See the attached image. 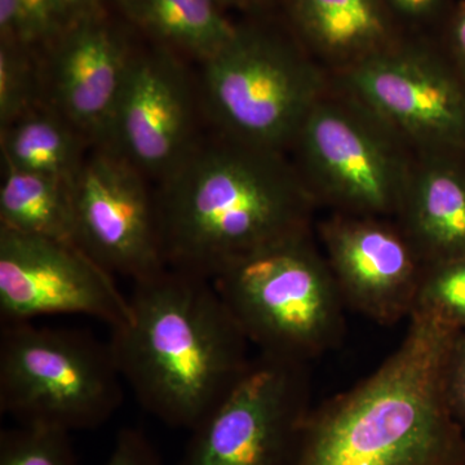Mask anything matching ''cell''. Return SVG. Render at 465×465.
Segmentation results:
<instances>
[{
	"label": "cell",
	"instance_id": "2",
	"mask_svg": "<svg viewBox=\"0 0 465 465\" xmlns=\"http://www.w3.org/2000/svg\"><path fill=\"white\" fill-rule=\"evenodd\" d=\"M378 370L311 409L291 465H465L446 369L459 333L423 312Z\"/></svg>",
	"mask_w": 465,
	"mask_h": 465
},
{
	"label": "cell",
	"instance_id": "7",
	"mask_svg": "<svg viewBox=\"0 0 465 465\" xmlns=\"http://www.w3.org/2000/svg\"><path fill=\"white\" fill-rule=\"evenodd\" d=\"M292 148L295 166L318 204L345 215L396 216L415 153L332 81Z\"/></svg>",
	"mask_w": 465,
	"mask_h": 465
},
{
	"label": "cell",
	"instance_id": "1",
	"mask_svg": "<svg viewBox=\"0 0 465 465\" xmlns=\"http://www.w3.org/2000/svg\"><path fill=\"white\" fill-rule=\"evenodd\" d=\"M168 268L213 280L250 253L311 231L316 198L282 152L195 143L155 193Z\"/></svg>",
	"mask_w": 465,
	"mask_h": 465
},
{
	"label": "cell",
	"instance_id": "29",
	"mask_svg": "<svg viewBox=\"0 0 465 465\" xmlns=\"http://www.w3.org/2000/svg\"><path fill=\"white\" fill-rule=\"evenodd\" d=\"M64 20L74 21L92 15V8L97 0H54Z\"/></svg>",
	"mask_w": 465,
	"mask_h": 465
},
{
	"label": "cell",
	"instance_id": "21",
	"mask_svg": "<svg viewBox=\"0 0 465 465\" xmlns=\"http://www.w3.org/2000/svg\"><path fill=\"white\" fill-rule=\"evenodd\" d=\"M414 312L465 331V256L424 266Z\"/></svg>",
	"mask_w": 465,
	"mask_h": 465
},
{
	"label": "cell",
	"instance_id": "19",
	"mask_svg": "<svg viewBox=\"0 0 465 465\" xmlns=\"http://www.w3.org/2000/svg\"><path fill=\"white\" fill-rule=\"evenodd\" d=\"M128 16L159 41L180 48L202 64L237 32L217 0H119Z\"/></svg>",
	"mask_w": 465,
	"mask_h": 465
},
{
	"label": "cell",
	"instance_id": "12",
	"mask_svg": "<svg viewBox=\"0 0 465 465\" xmlns=\"http://www.w3.org/2000/svg\"><path fill=\"white\" fill-rule=\"evenodd\" d=\"M320 235L347 307L382 324L411 316L425 264L397 223L335 213Z\"/></svg>",
	"mask_w": 465,
	"mask_h": 465
},
{
	"label": "cell",
	"instance_id": "28",
	"mask_svg": "<svg viewBox=\"0 0 465 465\" xmlns=\"http://www.w3.org/2000/svg\"><path fill=\"white\" fill-rule=\"evenodd\" d=\"M17 29V0H0V33H2V42L16 43Z\"/></svg>",
	"mask_w": 465,
	"mask_h": 465
},
{
	"label": "cell",
	"instance_id": "23",
	"mask_svg": "<svg viewBox=\"0 0 465 465\" xmlns=\"http://www.w3.org/2000/svg\"><path fill=\"white\" fill-rule=\"evenodd\" d=\"M17 11L16 45L26 48L54 38L65 23L54 0H17Z\"/></svg>",
	"mask_w": 465,
	"mask_h": 465
},
{
	"label": "cell",
	"instance_id": "8",
	"mask_svg": "<svg viewBox=\"0 0 465 465\" xmlns=\"http://www.w3.org/2000/svg\"><path fill=\"white\" fill-rule=\"evenodd\" d=\"M307 362L251 358L224 400L194 430L179 465H291L311 411Z\"/></svg>",
	"mask_w": 465,
	"mask_h": 465
},
{
	"label": "cell",
	"instance_id": "14",
	"mask_svg": "<svg viewBox=\"0 0 465 465\" xmlns=\"http://www.w3.org/2000/svg\"><path fill=\"white\" fill-rule=\"evenodd\" d=\"M134 54L92 15L73 23L43 72L45 101L88 142L108 136Z\"/></svg>",
	"mask_w": 465,
	"mask_h": 465
},
{
	"label": "cell",
	"instance_id": "4",
	"mask_svg": "<svg viewBox=\"0 0 465 465\" xmlns=\"http://www.w3.org/2000/svg\"><path fill=\"white\" fill-rule=\"evenodd\" d=\"M250 344L308 362L344 333V300L311 231L250 253L213 278Z\"/></svg>",
	"mask_w": 465,
	"mask_h": 465
},
{
	"label": "cell",
	"instance_id": "15",
	"mask_svg": "<svg viewBox=\"0 0 465 465\" xmlns=\"http://www.w3.org/2000/svg\"><path fill=\"white\" fill-rule=\"evenodd\" d=\"M394 217L425 265L465 256V153L415 154Z\"/></svg>",
	"mask_w": 465,
	"mask_h": 465
},
{
	"label": "cell",
	"instance_id": "3",
	"mask_svg": "<svg viewBox=\"0 0 465 465\" xmlns=\"http://www.w3.org/2000/svg\"><path fill=\"white\" fill-rule=\"evenodd\" d=\"M131 317L109 345L140 405L193 430L249 366V339L213 281L167 268L134 282Z\"/></svg>",
	"mask_w": 465,
	"mask_h": 465
},
{
	"label": "cell",
	"instance_id": "24",
	"mask_svg": "<svg viewBox=\"0 0 465 465\" xmlns=\"http://www.w3.org/2000/svg\"><path fill=\"white\" fill-rule=\"evenodd\" d=\"M104 465H163L157 450L140 430L125 428L116 437L114 448Z\"/></svg>",
	"mask_w": 465,
	"mask_h": 465
},
{
	"label": "cell",
	"instance_id": "5",
	"mask_svg": "<svg viewBox=\"0 0 465 465\" xmlns=\"http://www.w3.org/2000/svg\"><path fill=\"white\" fill-rule=\"evenodd\" d=\"M109 341L81 330L0 324V411L65 432L99 428L124 402Z\"/></svg>",
	"mask_w": 465,
	"mask_h": 465
},
{
	"label": "cell",
	"instance_id": "27",
	"mask_svg": "<svg viewBox=\"0 0 465 465\" xmlns=\"http://www.w3.org/2000/svg\"><path fill=\"white\" fill-rule=\"evenodd\" d=\"M450 48L455 67L465 82V5L459 9L450 30Z\"/></svg>",
	"mask_w": 465,
	"mask_h": 465
},
{
	"label": "cell",
	"instance_id": "16",
	"mask_svg": "<svg viewBox=\"0 0 465 465\" xmlns=\"http://www.w3.org/2000/svg\"><path fill=\"white\" fill-rule=\"evenodd\" d=\"M305 47L332 75L399 41L384 0H290Z\"/></svg>",
	"mask_w": 465,
	"mask_h": 465
},
{
	"label": "cell",
	"instance_id": "20",
	"mask_svg": "<svg viewBox=\"0 0 465 465\" xmlns=\"http://www.w3.org/2000/svg\"><path fill=\"white\" fill-rule=\"evenodd\" d=\"M26 47L2 42L0 47V127L14 124L27 112L47 103L42 69H36Z\"/></svg>",
	"mask_w": 465,
	"mask_h": 465
},
{
	"label": "cell",
	"instance_id": "13",
	"mask_svg": "<svg viewBox=\"0 0 465 465\" xmlns=\"http://www.w3.org/2000/svg\"><path fill=\"white\" fill-rule=\"evenodd\" d=\"M193 94L182 64L163 50L134 54L103 146L159 182L195 145Z\"/></svg>",
	"mask_w": 465,
	"mask_h": 465
},
{
	"label": "cell",
	"instance_id": "25",
	"mask_svg": "<svg viewBox=\"0 0 465 465\" xmlns=\"http://www.w3.org/2000/svg\"><path fill=\"white\" fill-rule=\"evenodd\" d=\"M446 393L450 409L465 428V331L458 335L446 369Z\"/></svg>",
	"mask_w": 465,
	"mask_h": 465
},
{
	"label": "cell",
	"instance_id": "26",
	"mask_svg": "<svg viewBox=\"0 0 465 465\" xmlns=\"http://www.w3.org/2000/svg\"><path fill=\"white\" fill-rule=\"evenodd\" d=\"M391 14H396L410 23L420 24L436 16L443 0H384Z\"/></svg>",
	"mask_w": 465,
	"mask_h": 465
},
{
	"label": "cell",
	"instance_id": "17",
	"mask_svg": "<svg viewBox=\"0 0 465 465\" xmlns=\"http://www.w3.org/2000/svg\"><path fill=\"white\" fill-rule=\"evenodd\" d=\"M87 142L57 110L43 103L2 130L5 167L56 177L72 185Z\"/></svg>",
	"mask_w": 465,
	"mask_h": 465
},
{
	"label": "cell",
	"instance_id": "6",
	"mask_svg": "<svg viewBox=\"0 0 465 465\" xmlns=\"http://www.w3.org/2000/svg\"><path fill=\"white\" fill-rule=\"evenodd\" d=\"M330 84L316 58L260 29H237L203 63L204 106L219 134L274 152L292 148Z\"/></svg>",
	"mask_w": 465,
	"mask_h": 465
},
{
	"label": "cell",
	"instance_id": "22",
	"mask_svg": "<svg viewBox=\"0 0 465 465\" xmlns=\"http://www.w3.org/2000/svg\"><path fill=\"white\" fill-rule=\"evenodd\" d=\"M0 465H78L70 433L17 424L0 433Z\"/></svg>",
	"mask_w": 465,
	"mask_h": 465
},
{
	"label": "cell",
	"instance_id": "9",
	"mask_svg": "<svg viewBox=\"0 0 465 465\" xmlns=\"http://www.w3.org/2000/svg\"><path fill=\"white\" fill-rule=\"evenodd\" d=\"M333 84L419 153H465V82L451 60L401 42L333 74Z\"/></svg>",
	"mask_w": 465,
	"mask_h": 465
},
{
	"label": "cell",
	"instance_id": "10",
	"mask_svg": "<svg viewBox=\"0 0 465 465\" xmlns=\"http://www.w3.org/2000/svg\"><path fill=\"white\" fill-rule=\"evenodd\" d=\"M84 314L110 330L130 320V296L74 243L0 226V324Z\"/></svg>",
	"mask_w": 465,
	"mask_h": 465
},
{
	"label": "cell",
	"instance_id": "11",
	"mask_svg": "<svg viewBox=\"0 0 465 465\" xmlns=\"http://www.w3.org/2000/svg\"><path fill=\"white\" fill-rule=\"evenodd\" d=\"M76 241L112 274L145 280L167 268L155 195L145 176L118 153L99 145L72 183Z\"/></svg>",
	"mask_w": 465,
	"mask_h": 465
},
{
	"label": "cell",
	"instance_id": "18",
	"mask_svg": "<svg viewBox=\"0 0 465 465\" xmlns=\"http://www.w3.org/2000/svg\"><path fill=\"white\" fill-rule=\"evenodd\" d=\"M5 168L0 186V226L78 244L72 185L56 177Z\"/></svg>",
	"mask_w": 465,
	"mask_h": 465
},
{
	"label": "cell",
	"instance_id": "30",
	"mask_svg": "<svg viewBox=\"0 0 465 465\" xmlns=\"http://www.w3.org/2000/svg\"><path fill=\"white\" fill-rule=\"evenodd\" d=\"M226 2L234 3V5H255V3H258L259 0H226Z\"/></svg>",
	"mask_w": 465,
	"mask_h": 465
}]
</instances>
